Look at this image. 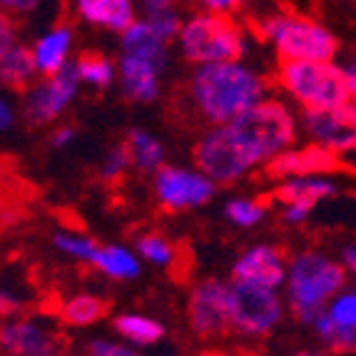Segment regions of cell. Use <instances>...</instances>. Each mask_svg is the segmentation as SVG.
<instances>
[{"label":"cell","instance_id":"21","mask_svg":"<svg viewBox=\"0 0 356 356\" xmlns=\"http://www.w3.org/2000/svg\"><path fill=\"white\" fill-rule=\"evenodd\" d=\"M40 80L35 58L30 45H13L6 53V58L0 60V88L10 90V92H25Z\"/></svg>","mask_w":356,"mask_h":356},{"label":"cell","instance_id":"43","mask_svg":"<svg viewBox=\"0 0 356 356\" xmlns=\"http://www.w3.org/2000/svg\"><path fill=\"white\" fill-rule=\"evenodd\" d=\"M294 356H321V354H314V351H299V354Z\"/></svg>","mask_w":356,"mask_h":356},{"label":"cell","instance_id":"26","mask_svg":"<svg viewBox=\"0 0 356 356\" xmlns=\"http://www.w3.org/2000/svg\"><path fill=\"white\" fill-rule=\"evenodd\" d=\"M72 67H75L80 85L85 88L105 90L118 80V63H113L105 53H97V50L80 53L72 60Z\"/></svg>","mask_w":356,"mask_h":356},{"label":"cell","instance_id":"10","mask_svg":"<svg viewBox=\"0 0 356 356\" xmlns=\"http://www.w3.org/2000/svg\"><path fill=\"white\" fill-rule=\"evenodd\" d=\"M80 88L83 85L77 80V72L72 65L60 70L58 75L40 77L33 88L23 92L20 113L30 125H53L75 102Z\"/></svg>","mask_w":356,"mask_h":356},{"label":"cell","instance_id":"36","mask_svg":"<svg viewBox=\"0 0 356 356\" xmlns=\"http://www.w3.org/2000/svg\"><path fill=\"white\" fill-rule=\"evenodd\" d=\"M197 6L202 8V10L209 13H220V15H234L239 8H244L247 0H192Z\"/></svg>","mask_w":356,"mask_h":356},{"label":"cell","instance_id":"32","mask_svg":"<svg viewBox=\"0 0 356 356\" xmlns=\"http://www.w3.org/2000/svg\"><path fill=\"white\" fill-rule=\"evenodd\" d=\"M327 314L337 321L339 327L356 329V289H341L337 297L329 302Z\"/></svg>","mask_w":356,"mask_h":356},{"label":"cell","instance_id":"12","mask_svg":"<svg viewBox=\"0 0 356 356\" xmlns=\"http://www.w3.org/2000/svg\"><path fill=\"white\" fill-rule=\"evenodd\" d=\"M299 127L307 143H316L341 157L356 152V102L321 113H302Z\"/></svg>","mask_w":356,"mask_h":356},{"label":"cell","instance_id":"4","mask_svg":"<svg viewBox=\"0 0 356 356\" xmlns=\"http://www.w3.org/2000/svg\"><path fill=\"white\" fill-rule=\"evenodd\" d=\"M257 30L280 55V63H337L341 48L334 30L302 13H274L261 18Z\"/></svg>","mask_w":356,"mask_h":356},{"label":"cell","instance_id":"19","mask_svg":"<svg viewBox=\"0 0 356 356\" xmlns=\"http://www.w3.org/2000/svg\"><path fill=\"white\" fill-rule=\"evenodd\" d=\"M72 8L83 23L118 35L137 20L135 0H72Z\"/></svg>","mask_w":356,"mask_h":356},{"label":"cell","instance_id":"14","mask_svg":"<svg viewBox=\"0 0 356 356\" xmlns=\"http://www.w3.org/2000/svg\"><path fill=\"white\" fill-rule=\"evenodd\" d=\"M286 269H289V257L280 247L252 244L250 250H244L232 264V282L280 291L286 282Z\"/></svg>","mask_w":356,"mask_h":356},{"label":"cell","instance_id":"6","mask_svg":"<svg viewBox=\"0 0 356 356\" xmlns=\"http://www.w3.org/2000/svg\"><path fill=\"white\" fill-rule=\"evenodd\" d=\"M244 145L254 152V157L261 162V170L297 145V137L302 132L299 118L294 115L289 105L280 97H267L259 105H254L250 113H244L234 122H229Z\"/></svg>","mask_w":356,"mask_h":356},{"label":"cell","instance_id":"33","mask_svg":"<svg viewBox=\"0 0 356 356\" xmlns=\"http://www.w3.org/2000/svg\"><path fill=\"white\" fill-rule=\"evenodd\" d=\"M88 356H143L135 346L125 341H110V339H95L90 341Z\"/></svg>","mask_w":356,"mask_h":356},{"label":"cell","instance_id":"31","mask_svg":"<svg viewBox=\"0 0 356 356\" xmlns=\"http://www.w3.org/2000/svg\"><path fill=\"white\" fill-rule=\"evenodd\" d=\"M132 170V160H130V152H127L125 143L122 145H115L105 152L100 162V179L102 182H120V179L125 177L127 172Z\"/></svg>","mask_w":356,"mask_h":356},{"label":"cell","instance_id":"13","mask_svg":"<svg viewBox=\"0 0 356 356\" xmlns=\"http://www.w3.org/2000/svg\"><path fill=\"white\" fill-rule=\"evenodd\" d=\"M341 167H344L341 154L316 143H304L289 147L280 157H274L261 172L274 182H282L289 177H332Z\"/></svg>","mask_w":356,"mask_h":356},{"label":"cell","instance_id":"34","mask_svg":"<svg viewBox=\"0 0 356 356\" xmlns=\"http://www.w3.org/2000/svg\"><path fill=\"white\" fill-rule=\"evenodd\" d=\"M48 0H0V13H6L8 18H30L45 8Z\"/></svg>","mask_w":356,"mask_h":356},{"label":"cell","instance_id":"17","mask_svg":"<svg viewBox=\"0 0 356 356\" xmlns=\"http://www.w3.org/2000/svg\"><path fill=\"white\" fill-rule=\"evenodd\" d=\"M72 45H75V35H72L70 25L55 23L48 30H42L40 35L33 40V45H30L40 77L58 75L60 70L70 67Z\"/></svg>","mask_w":356,"mask_h":356},{"label":"cell","instance_id":"27","mask_svg":"<svg viewBox=\"0 0 356 356\" xmlns=\"http://www.w3.org/2000/svg\"><path fill=\"white\" fill-rule=\"evenodd\" d=\"M135 252L137 257L147 264H154V267H165V269H172L177 267L179 261V252L165 234L160 232H145L137 237V244H135Z\"/></svg>","mask_w":356,"mask_h":356},{"label":"cell","instance_id":"3","mask_svg":"<svg viewBox=\"0 0 356 356\" xmlns=\"http://www.w3.org/2000/svg\"><path fill=\"white\" fill-rule=\"evenodd\" d=\"M177 48L190 65H217V63H242L250 50V38L244 28L220 13L197 10L182 20Z\"/></svg>","mask_w":356,"mask_h":356},{"label":"cell","instance_id":"37","mask_svg":"<svg viewBox=\"0 0 356 356\" xmlns=\"http://www.w3.org/2000/svg\"><path fill=\"white\" fill-rule=\"evenodd\" d=\"M25 302L20 299V294L10 289H0V316H6V319H13V316H18L23 312Z\"/></svg>","mask_w":356,"mask_h":356},{"label":"cell","instance_id":"22","mask_svg":"<svg viewBox=\"0 0 356 356\" xmlns=\"http://www.w3.org/2000/svg\"><path fill=\"white\" fill-rule=\"evenodd\" d=\"M90 267L105 274L107 280L132 282L143 272V259L137 257L135 250H130L125 244H100V250H97Z\"/></svg>","mask_w":356,"mask_h":356},{"label":"cell","instance_id":"35","mask_svg":"<svg viewBox=\"0 0 356 356\" xmlns=\"http://www.w3.org/2000/svg\"><path fill=\"white\" fill-rule=\"evenodd\" d=\"M18 23L13 18H8L6 13H0V60L6 58V53L18 45Z\"/></svg>","mask_w":356,"mask_h":356},{"label":"cell","instance_id":"1","mask_svg":"<svg viewBox=\"0 0 356 356\" xmlns=\"http://www.w3.org/2000/svg\"><path fill=\"white\" fill-rule=\"evenodd\" d=\"M187 97L207 127L229 125L269 97V83L247 63H217L195 67Z\"/></svg>","mask_w":356,"mask_h":356},{"label":"cell","instance_id":"41","mask_svg":"<svg viewBox=\"0 0 356 356\" xmlns=\"http://www.w3.org/2000/svg\"><path fill=\"white\" fill-rule=\"evenodd\" d=\"M13 122H15V107H13L10 100L0 95V132L10 130Z\"/></svg>","mask_w":356,"mask_h":356},{"label":"cell","instance_id":"42","mask_svg":"<svg viewBox=\"0 0 356 356\" xmlns=\"http://www.w3.org/2000/svg\"><path fill=\"white\" fill-rule=\"evenodd\" d=\"M344 72H346V83H349L351 102H356V58L351 60L349 65L344 67Z\"/></svg>","mask_w":356,"mask_h":356},{"label":"cell","instance_id":"7","mask_svg":"<svg viewBox=\"0 0 356 356\" xmlns=\"http://www.w3.org/2000/svg\"><path fill=\"white\" fill-rule=\"evenodd\" d=\"M192 157H195L197 170L207 175L217 187L237 184L252 172L261 170V162L244 145V140L232 125L207 127L197 140Z\"/></svg>","mask_w":356,"mask_h":356},{"label":"cell","instance_id":"15","mask_svg":"<svg viewBox=\"0 0 356 356\" xmlns=\"http://www.w3.org/2000/svg\"><path fill=\"white\" fill-rule=\"evenodd\" d=\"M60 339L48 324L30 316H13L0 324V354L3 356H53Z\"/></svg>","mask_w":356,"mask_h":356},{"label":"cell","instance_id":"9","mask_svg":"<svg viewBox=\"0 0 356 356\" xmlns=\"http://www.w3.org/2000/svg\"><path fill=\"white\" fill-rule=\"evenodd\" d=\"M217 184L197 167L165 165L152 175V195L167 212H187L212 202Z\"/></svg>","mask_w":356,"mask_h":356},{"label":"cell","instance_id":"39","mask_svg":"<svg viewBox=\"0 0 356 356\" xmlns=\"http://www.w3.org/2000/svg\"><path fill=\"white\" fill-rule=\"evenodd\" d=\"M75 137H77V132L72 125H58L50 132V145H53L55 149H65L75 143Z\"/></svg>","mask_w":356,"mask_h":356},{"label":"cell","instance_id":"16","mask_svg":"<svg viewBox=\"0 0 356 356\" xmlns=\"http://www.w3.org/2000/svg\"><path fill=\"white\" fill-rule=\"evenodd\" d=\"M162 67L135 55H120L118 60V83L122 95L137 105H149L160 97Z\"/></svg>","mask_w":356,"mask_h":356},{"label":"cell","instance_id":"8","mask_svg":"<svg viewBox=\"0 0 356 356\" xmlns=\"http://www.w3.org/2000/svg\"><path fill=\"white\" fill-rule=\"evenodd\" d=\"M286 302L277 289L229 282L232 332L242 337H267L284 319Z\"/></svg>","mask_w":356,"mask_h":356},{"label":"cell","instance_id":"44","mask_svg":"<svg viewBox=\"0 0 356 356\" xmlns=\"http://www.w3.org/2000/svg\"><path fill=\"white\" fill-rule=\"evenodd\" d=\"M177 3H192V0H177Z\"/></svg>","mask_w":356,"mask_h":356},{"label":"cell","instance_id":"30","mask_svg":"<svg viewBox=\"0 0 356 356\" xmlns=\"http://www.w3.org/2000/svg\"><path fill=\"white\" fill-rule=\"evenodd\" d=\"M225 220L239 229H252L267 217V202L259 197H232L225 202Z\"/></svg>","mask_w":356,"mask_h":356},{"label":"cell","instance_id":"5","mask_svg":"<svg viewBox=\"0 0 356 356\" xmlns=\"http://www.w3.org/2000/svg\"><path fill=\"white\" fill-rule=\"evenodd\" d=\"M277 85L302 113H321L351 102L346 72L337 63H280Z\"/></svg>","mask_w":356,"mask_h":356},{"label":"cell","instance_id":"24","mask_svg":"<svg viewBox=\"0 0 356 356\" xmlns=\"http://www.w3.org/2000/svg\"><path fill=\"white\" fill-rule=\"evenodd\" d=\"M107 312H110V304L102 297H97V294H88V291L72 294V297H67L65 302L58 307L60 321L72 329L92 327V324L105 319Z\"/></svg>","mask_w":356,"mask_h":356},{"label":"cell","instance_id":"38","mask_svg":"<svg viewBox=\"0 0 356 356\" xmlns=\"http://www.w3.org/2000/svg\"><path fill=\"white\" fill-rule=\"evenodd\" d=\"M175 3L177 0H135L137 10L143 13V18H152V15H160V13L175 10Z\"/></svg>","mask_w":356,"mask_h":356},{"label":"cell","instance_id":"23","mask_svg":"<svg viewBox=\"0 0 356 356\" xmlns=\"http://www.w3.org/2000/svg\"><path fill=\"white\" fill-rule=\"evenodd\" d=\"M125 147L130 152L132 170H137V172L154 175L157 170L165 167V145L160 143V137H154L149 130L132 127L125 137Z\"/></svg>","mask_w":356,"mask_h":356},{"label":"cell","instance_id":"11","mask_svg":"<svg viewBox=\"0 0 356 356\" xmlns=\"http://www.w3.org/2000/svg\"><path fill=\"white\" fill-rule=\"evenodd\" d=\"M187 324L200 339H222L232 332L229 282H197L187 297Z\"/></svg>","mask_w":356,"mask_h":356},{"label":"cell","instance_id":"2","mask_svg":"<svg viewBox=\"0 0 356 356\" xmlns=\"http://www.w3.org/2000/svg\"><path fill=\"white\" fill-rule=\"evenodd\" d=\"M346 269L341 261L319 250H302L289 257L284 282L286 309L302 324H314L334 297L346 286Z\"/></svg>","mask_w":356,"mask_h":356},{"label":"cell","instance_id":"25","mask_svg":"<svg viewBox=\"0 0 356 356\" xmlns=\"http://www.w3.org/2000/svg\"><path fill=\"white\" fill-rule=\"evenodd\" d=\"M113 329L118 337L130 346H152L165 339V324L147 314H137V312H125V314L115 316Z\"/></svg>","mask_w":356,"mask_h":356},{"label":"cell","instance_id":"20","mask_svg":"<svg viewBox=\"0 0 356 356\" xmlns=\"http://www.w3.org/2000/svg\"><path fill=\"white\" fill-rule=\"evenodd\" d=\"M120 50L122 55H135V58H145L154 65H160L162 70L170 63V42L152 28V23L145 18H137L130 28L120 35Z\"/></svg>","mask_w":356,"mask_h":356},{"label":"cell","instance_id":"18","mask_svg":"<svg viewBox=\"0 0 356 356\" xmlns=\"http://www.w3.org/2000/svg\"><path fill=\"white\" fill-rule=\"evenodd\" d=\"M339 195V184L332 177H289L274 184L272 200L282 207H304L314 212L316 204Z\"/></svg>","mask_w":356,"mask_h":356},{"label":"cell","instance_id":"45","mask_svg":"<svg viewBox=\"0 0 356 356\" xmlns=\"http://www.w3.org/2000/svg\"><path fill=\"white\" fill-rule=\"evenodd\" d=\"M232 356H250V354H232Z\"/></svg>","mask_w":356,"mask_h":356},{"label":"cell","instance_id":"28","mask_svg":"<svg viewBox=\"0 0 356 356\" xmlns=\"http://www.w3.org/2000/svg\"><path fill=\"white\" fill-rule=\"evenodd\" d=\"M53 247L60 254H65L67 259L83 261V264H92L97 250H100V244L95 239L77 229H58L53 234Z\"/></svg>","mask_w":356,"mask_h":356},{"label":"cell","instance_id":"40","mask_svg":"<svg viewBox=\"0 0 356 356\" xmlns=\"http://www.w3.org/2000/svg\"><path fill=\"white\" fill-rule=\"evenodd\" d=\"M339 261H341V267L346 269V274H354L356 277V242L344 244L341 252H339Z\"/></svg>","mask_w":356,"mask_h":356},{"label":"cell","instance_id":"29","mask_svg":"<svg viewBox=\"0 0 356 356\" xmlns=\"http://www.w3.org/2000/svg\"><path fill=\"white\" fill-rule=\"evenodd\" d=\"M312 329L316 332L321 344L327 346L329 351H334V354H356V329L339 327L327 312L316 316Z\"/></svg>","mask_w":356,"mask_h":356}]
</instances>
